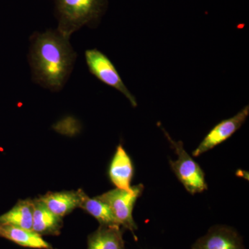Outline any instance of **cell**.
I'll list each match as a JSON object with an SVG mask.
<instances>
[{"instance_id": "5", "label": "cell", "mask_w": 249, "mask_h": 249, "mask_svg": "<svg viewBox=\"0 0 249 249\" xmlns=\"http://www.w3.org/2000/svg\"><path fill=\"white\" fill-rule=\"evenodd\" d=\"M132 188V192L116 188L96 198L110 209L120 226L128 229L134 235V231L137 230V227L132 217V211L137 198L142 193L143 186L140 184Z\"/></svg>"}, {"instance_id": "2", "label": "cell", "mask_w": 249, "mask_h": 249, "mask_svg": "<svg viewBox=\"0 0 249 249\" xmlns=\"http://www.w3.org/2000/svg\"><path fill=\"white\" fill-rule=\"evenodd\" d=\"M57 30L70 37L82 27H95L107 9V0H53Z\"/></svg>"}, {"instance_id": "7", "label": "cell", "mask_w": 249, "mask_h": 249, "mask_svg": "<svg viewBox=\"0 0 249 249\" xmlns=\"http://www.w3.org/2000/svg\"><path fill=\"white\" fill-rule=\"evenodd\" d=\"M191 249H245L242 239L231 228L217 226L196 241Z\"/></svg>"}, {"instance_id": "3", "label": "cell", "mask_w": 249, "mask_h": 249, "mask_svg": "<svg viewBox=\"0 0 249 249\" xmlns=\"http://www.w3.org/2000/svg\"><path fill=\"white\" fill-rule=\"evenodd\" d=\"M168 142L178 156L176 161L170 160V163L178 180L192 195L201 193L207 189L204 172L191 156L187 153L181 142H175L166 131L163 129Z\"/></svg>"}, {"instance_id": "13", "label": "cell", "mask_w": 249, "mask_h": 249, "mask_svg": "<svg viewBox=\"0 0 249 249\" xmlns=\"http://www.w3.org/2000/svg\"><path fill=\"white\" fill-rule=\"evenodd\" d=\"M80 196L79 207L96 218L101 226L121 227L110 209L97 198H90L83 191H78Z\"/></svg>"}, {"instance_id": "1", "label": "cell", "mask_w": 249, "mask_h": 249, "mask_svg": "<svg viewBox=\"0 0 249 249\" xmlns=\"http://www.w3.org/2000/svg\"><path fill=\"white\" fill-rule=\"evenodd\" d=\"M70 38L57 29L31 36L29 62L36 83L53 91L63 88L76 59Z\"/></svg>"}, {"instance_id": "10", "label": "cell", "mask_w": 249, "mask_h": 249, "mask_svg": "<svg viewBox=\"0 0 249 249\" xmlns=\"http://www.w3.org/2000/svg\"><path fill=\"white\" fill-rule=\"evenodd\" d=\"M0 237L7 239L22 247L39 249H52L42 236L33 231L22 228L0 224Z\"/></svg>"}, {"instance_id": "12", "label": "cell", "mask_w": 249, "mask_h": 249, "mask_svg": "<svg viewBox=\"0 0 249 249\" xmlns=\"http://www.w3.org/2000/svg\"><path fill=\"white\" fill-rule=\"evenodd\" d=\"M120 227L101 225L89 235L88 249H125Z\"/></svg>"}, {"instance_id": "9", "label": "cell", "mask_w": 249, "mask_h": 249, "mask_svg": "<svg viewBox=\"0 0 249 249\" xmlns=\"http://www.w3.org/2000/svg\"><path fill=\"white\" fill-rule=\"evenodd\" d=\"M109 175L111 181L116 188L128 192L133 190L130 186L133 176V165L128 155L121 145L116 148L109 167Z\"/></svg>"}, {"instance_id": "14", "label": "cell", "mask_w": 249, "mask_h": 249, "mask_svg": "<svg viewBox=\"0 0 249 249\" xmlns=\"http://www.w3.org/2000/svg\"><path fill=\"white\" fill-rule=\"evenodd\" d=\"M33 201L19 200L13 209L0 215V224L32 231Z\"/></svg>"}, {"instance_id": "6", "label": "cell", "mask_w": 249, "mask_h": 249, "mask_svg": "<svg viewBox=\"0 0 249 249\" xmlns=\"http://www.w3.org/2000/svg\"><path fill=\"white\" fill-rule=\"evenodd\" d=\"M249 115V106H247L233 117L222 121L214 126L193 152V156L198 157L230 138L242 127Z\"/></svg>"}, {"instance_id": "8", "label": "cell", "mask_w": 249, "mask_h": 249, "mask_svg": "<svg viewBox=\"0 0 249 249\" xmlns=\"http://www.w3.org/2000/svg\"><path fill=\"white\" fill-rule=\"evenodd\" d=\"M32 201L33 231L41 236L58 235L62 227V218L53 214L40 199Z\"/></svg>"}, {"instance_id": "4", "label": "cell", "mask_w": 249, "mask_h": 249, "mask_svg": "<svg viewBox=\"0 0 249 249\" xmlns=\"http://www.w3.org/2000/svg\"><path fill=\"white\" fill-rule=\"evenodd\" d=\"M85 58L91 74L104 84L122 93L133 107H137V99L127 89L114 64L107 55L101 51L93 49L85 52Z\"/></svg>"}, {"instance_id": "11", "label": "cell", "mask_w": 249, "mask_h": 249, "mask_svg": "<svg viewBox=\"0 0 249 249\" xmlns=\"http://www.w3.org/2000/svg\"><path fill=\"white\" fill-rule=\"evenodd\" d=\"M39 199L59 217H65L73 210L79 207L80 196L78 191L48 193Z\"/></svg>"}]
</instances>
